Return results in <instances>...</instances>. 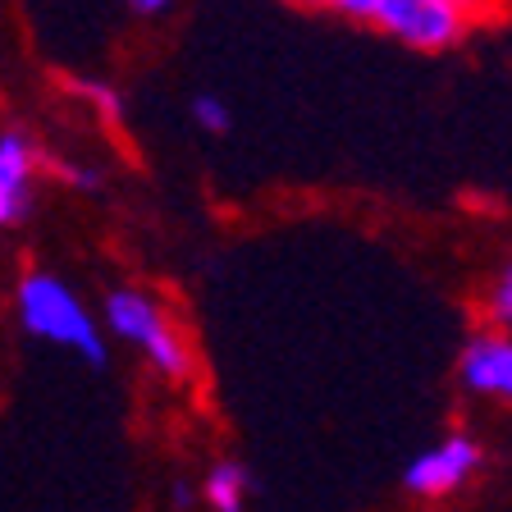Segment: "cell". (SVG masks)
<instances>
[{
	"label": "cell",
	"mask_w": 512,
	"mask_h": 512,
	"mask_svg": "<svg viewBox=\"0 0 512 512\" xmlns=\"http://www.w3.org/2000/svg\"><path fill=\"white\" fill-rule=\"evenodd\" d=\"M19 320L23 330L37 334L46 343H64V348L83 352L92 366H106V339L96 330V320L74 298V288L55 275H28L19 284Z\"/></svg>",
	"instance_id": "1"
},
{
	"label": "cell",
	"mask_w": 512,
	"mask_h": 512,
	"mask_svg": "<svg viewBox=\"0 0 512 512\" xmlns=\"http://www.w3.org/2000/svg\"><path fill=\"white\" fill-rule=\"evenodd\" d=\"M334 14L380 23L384 32H394L398 42L416 51H444L467 28V14L453 0H339Z\"/></svg>",
	"instance_id": "2"
},
{
	"label": "cell",
	"mask_w": 512,
	"mask_h": 512,
	"mask_svg": "<svg viewBox=\"0 0 512 512\" xmlns=\"http://www.w3.org/2000/svg\"><path fill=\"white\" fill-rule=\"evenodd\" d=\"M106 325L119 334V339H128L133 348L147 352V362L156 366L160 375L183 380V375L192 371L188 348H183V339L174 334L170 316H165V311H160L147 293H133V288L110 293V298H106Z\"/></svg>",
	"instance_id": "3"
},
{
	"label": "cell",
	"mask_w": 512,
	"mask_h": 512,
	"mask_svg": "<svg viewBox=\"0 0 512 512\" xmlns=\"http://www.w3.org/2000/svg\"><path fill=\"white\" fill-rule=\"evenodd\" d=\"M480 467V448L476 439L467 435H448L444 444L426 448L421 458L407 467V490L412 494H448V490H458L462 480L471 476V471Z\"/></svg>",
	"instance_id": "4"
},
{
	"label": "cell",
	"mask_w": 512,
	"mask_h": 512,
	"mask_svg": "<svg viewBox=\"0 0 512 512\" xmlns=\"http://www.w3.org/2000/svg\"><path fill=\"white\" fill-rule=\"evenodd\" d=\"M32 165H37V156H32V142L23 138L19 128H5L0 133V229L5 224H19L28 220V206H32Z\"/></svg>",
	"instance_id": "5"
},
{
	"label": "cell",
	"mask_w": 512,
	"mask_h": 512,
	"mask_svg": "<svg viewBox=\"0 0 512 512\" xmlns=\"http://www.w3.org/2000/svg\"><path fill=\"white\" fill-rule=\"evenodd\" d=\"M462 380H467L476 394L512 398V343L494 339V334L471 339L467 352H462Z\"/></svg>",
	"instance_id": "6"
},
{
	"label": "cell",
	"mask_w": 512,
	"mask_h": 512,
	"mask_svg": "<svg viewBox=\"0 0 512 512\" xmlns=\"http://www.w3.org/2000/svg\"><path fill=\"white\" fill-rule=\"evenodd\" d=\"M206 499L215 503V512H243L247 499V471L238 462H220L206 476Z\"/></svg>",
	"instance_id": "7"
},
{
	"label": "cell",
	"mask_w": 512,
	"mask_h": 512,
	"mask_svg": "<svg viewBox=\"0 0 512 512\" xmlns=\"http://www.w3.org/2000/svg\"><path fill=\"white\" fill-rule=\"evenodd\" d=\"M192 119H197L206 133H229V124H234V115H229V106H224L220 96H197V101H192Z\"/></svg>",
	"instance_id": "8"
},
{
	"label": "cell",
	"mask_w": 512,
	"mask_h": 512,
	"mask_svg": "<svg viewBox=\"0 0 512 512\" xmlns=\"http://www.w3.org/2000/svg\"><path fill=\"white\" fill-rule=\"evenodd\" d=\"M78 92L92 96V101L106 110V115H124V101H119V92H110L106 83H78Z\"/></svg>",
	"instance_id": "9"
},
{
	"label": "cell",
	"mask_w": 512,
	"mask_h": 512,
	"mask_svg": "<svg viewBox=\"0 0 512 512\" xmlns=\"http://www.w3.org/2000/svg\"><path fill=\"white\" fill-rule=\"evenodd\" d=\"M494 316L508 320V325H512V266L503 270V279L494 284Z\"/></svg>",
	"instance_id": "10"
},
{
	"label": "cell",
	"mask_w": 512,
	"mask_h": 512,
	"mask_svg": "<svg viewBox=\"0 0 512 512\" xmlns=\"http://www.w3.org/2000/svg\"><path fill=\"white\" fill-rule=\"evenodd\" d=\"M170 5L165 0H133V14H142V19H156V14H165Z\"/></svg>",
	"instance_id": "11"
},
{
	"label": "cell",
	"mask_w": 512,
	"mask_h": 512,
	"mask_svg": "<svg viewBox=\"0 0 512 512\" xmlns=\"http://www.w3.org/2000/svg\"><path fill=\"white\" fill-rule=\"evenodd\" d=\"M188 499H192L188 485H174V503H179V508H188Z\"/></svg>",
	"instance_id": "12"
}]
</instances>
